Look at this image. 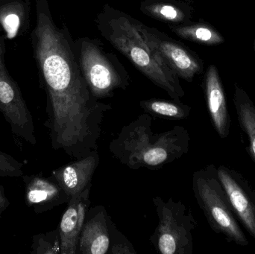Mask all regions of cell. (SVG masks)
I'll return each mask as SVG.
<instances>
[{"mask_svg": "<svg viewBox=\"0 0 255 254\" xmlns=\"http://www.w3.org/2000/svg\"><path fill=\"white\" fill-rule=\"evenodd\" d=\"M184 1H196V0H184Z\"/></svg>", "mask_w": 255, "mask_h": 254, "instance_id": "cell-24", "label": "cell"}, {"mask_svg": "<svg viewBox=\"0 0 255 254\" xmlns=\"http://www.w3.org/2000/svg\"><path fill=\"white\" fill-rule=\"evenodd\" d=\"M217 173L237 217L255 240V189L241 173L226 166H220Z\"/></svg>", "mask_w": 255, "mask_h": 254, "instance_id": "cell-8", "label": "cell"}, {"mask_svg": "<svg viewBox=\"0 0 255 254\" xmlns=\"http://www.w3.org/2000/svg\"><path fill=\"white\" fill-rule=\"evenodd\" d=\"M139 10L145 16L167 25H181L193 20L195 10L184 0H143Z\"/></svg>", "mask_w": 255, "mask_h": 254, "instance_id": "cell-14", "label": "cell"}, {"mask_svg": "<svg viewBox=\"0 0 255 254\" xmlns=\"http://www.w3.org/2000/svg\"><path fill=\"white\" fill-rule=\"evenodd\" d=\"M148 113L138 116L126 125L111 143L112 155L130 169H159L188 152L190 135L184 127L175 126L154 133Z\"/></svg>", "mask_w": 255, "mask_h": 254, "instance_id": "cell-3", "label": "cell"}, {"mask_svg": "<svg viewBox=\"0 0 255 254\" xmlns=\"http://www.w3.org/2000/svg\"><path fill=\"white\" fill-rule=\"evenodd\" d=\"M102 37L130 61L145 77L176 101L185 95L180 78L145 37L139 21L109 4L94 20Z\"/></svg>", "mask_w": 255, "mask_h": 254, "instance_id": "cell-2", "label": "cell"}, {"mask_svg": "<svg viewBox=\"0 0 255 254\" xmlns=\"http://www.w3.org/2000/svg\"><path fill=\"white\" fill-rule=\"evenodd\" d=\"M193 191L199 207L214 232L223 234L228 240L238 246H249L250 243L237 220L238 217L214 164L195 171Z\"/></svg>", "mask_w": 255, "mask_h": 254, "instance_id": "cell-5", "label": "cell"}, {"mask_svg": "<svg viewBox=\"0 0 255 254\" xmlns=\"http://www.w3.org/2000/svg\"><path fill=\"white\" fill-rule=\"evenodd\" d=\"M109 254H133L136 251L132 247L130 243L118 232L114 223L112 225V244Z\"/></svg>", "mask_w": 255, "mask_h": 254, "instance_id": "cell-21", "label": "cell"}, {"mask_svg": "<svg viewBox=\"0 0 255 254\" xmlns=\"http://www.w3.org/2000/svg\"><path fill=\"white\" fill-rule=\"evenodd\" d=\"M35 15L30 41L46 94V124L57 131L82 129L95 120L103 103L91 92L76 61L71 34L65 25L55 23L48 0H35Z\"/></svg>", "mask_w": 255, "mask_h": 254, "instance_id": "cell-1", "label": "cell"}, {"mask_svg": "<svg viewBox=\"0 0 255 254\" xmlns=\"http://www.w3.org/2000/svg\"><path fill=\"white\" fill-rule=\"evenodd\" d=\"M139 106L147 113L175 120L187 119L191 110L190 107L183 104L181 101H178L174 99L172 101H168L158 98H150L141 101Z\"/></svg>", "mask_w": 255, "mask_h": 254, "instance_id": "cell-18", "label": "cell"}, {"mask_svg": "<svg viewBox=\"0 0 255 254\" xmlns=\"http://www.w3.org/2000/svg\"><path fill=\"white\" fill-rule=\"evenodd\" d=\"M9 205H10V201L6 196L4 187L0 185V219Z\"/></svg>", "mask_w": 255, "mask_h": 254, "instance_id": "cell-22", "label": "cell"}, {"mask_svg": "<svg viewBox=\"0 0 255 254\" xmlns=\"http://www.w3.org/2000/svg\"><path fill=\"white\" fill-rule=\"evenodd\" d=\"M153 203L157 211L158 224L150 241L157 253L193 254V232L197 223L191 210L181 201L172 198L165 201L154 197Z\"/></svg>", "mask_w": 255, "mask_h": 254, "instance_id": "cell-6", "label": "cell"}, {"mask_svg": "<svg viewBox=\"0 0 255 254\" xmlns=\"http://www.w3.org/2000/svg\"><path fill=\"white\" fill-rule=\"evenodd\" d=\"M100 164L98 151L88 156L76 160L51 173V177L72 198L83 192L92 184V178Z\"/></svg>", "mask_w": 255, "mask_h": 254, "instance_id": "cell-13", "label": "cell"}, {"mask_svg": "<svg viewBox=\"0 0 255 254\" xmlns=\"http://www.w3.org/2000/svg\"><path fill=\"white\" fill-rule=\"evenodd\" d=\"M91 187L92 184L89 185L83 192L70 198L67 203L68 207L58 226L61 254H77L79 237L91 207Z\"/></svg>", "mask_w": 255, "mask_h": 254, "instance_id": "cell-10", "label": "cell"}, {"mask_svg": "<svg viewBox=\"0 0 255 254\" xmlns=\"http://www.w3.org/2000/svg\"><path fill=\"white\" fill-rule=\"evenodd\" d=\"M24 164L0 151V177H22Z\"/></svg>", "mask_w": 255, "mask_h": 254, "instance_id": "cell-20", "label": "cell"}, {"mask_svg": "<svg viewBox=\"0 0 255 254\" xmlns=\"http://www.w3.org/2000/svg\"><path fill=\"white\" fill-rule=\"evenodd\" d=\"M253 49H254V52L255 53V35L254 42H253Z\"/></svg>", "mask_w": 255, "mask_h": 254, "instance_id": "cell-23", "label": "cell"}, {"mask_svg": "<svg viewBox=\"0 0 255 254\" xmlns=\"http://www.w3.org/2000/svg\"><path fill=\"white\" fill-rule=\"evenodd\" d=\"M25 203L37 214L68 203L70 197L52 177L42 174L22 176Z\"/></svg>", "mask_w": 255, "mask_h": 254, "instance_id": "cell-11", "label": "cell"}, {"mask_svg": "<svg viewBox=\"0 0 255 254\" xmlns=\"http://www.w3.org/2000/svg\"><path fill=\"white\" fill-rule=\"evenodd\" d=\"M203 86L208 112L214 129L220 138H227L231 127L227 98L218 69L214 64L210 65L205 72Z\"/></svg>", "mask_w": 255, "mask_h": 254, "instance_id": "cell-12", "label": "cell"}, {"mask_svg": "<svg viewBox=\"0 0 255 254\" xmlns=\"http://www.w3.org/2000/svg\"><path fill=\"white\" fill-rule=\"evenodd\" d=\"M31 254H61L59 231H49L34 235L32 238Z\"/></svg>", "mask_w": 255, "mask_h": 254, "instance_id": "cell-19", "label": "cell"}, {"mask_svg": "<svg viewBox=\"0 0 255 254\" xmlns=\"http://www.w3.org/2000/svg\"><path fill=\"white\" fill-rule=\"evenodd\" d=\"M234 104L238 122L249 140L248 153L255 164V105L245 89L235 84Z\"/></svg>", "mask_w": 255, "mask_h": 254, "instance_id": "cell-17", "label": "cell"}, {"mask_svg": "<svg viewBox=\"0 0 255 254\" xmlns=\"http://www.w3.org/2000/svg\"><path fill=\"white\" fill-rule=\"evenodd\" d=\"M31 0H0V28L7 40L28 32L31 20Z\"/></svg>", "mask_w": 255, "mask_h": 254, "instance_id": "cell-15", "label": "cell"}, {"mask_svg": "<svg viewBox=\"0 0 255 254\" xmlns=\"http://www.w3.org/2000/svg\"><path fill=\"white\" fill-rule=\"evenodd\" d=\"M144 35L161 54L166 64L175 71L180 79L191 83L197 75L203 73L204 61L193 50L181 42L149 27L139 21Z\"/></svg>", "mask_w": 255, "mask_h": 254, "instance_id": "cell-7", "label": "cell"}, {"mask_svg": "<svg viewBox=\"0 0 255 254\" xmlns=\"http://www.w3.org/2000/svg\"><path fill=\"white\" fill-rule=\"evenodd\" d=\"M112 223L103 206L90 207L79 237L77 254H109Z\"/></svg>", "mask_w": 255, "mask_h": 254, "instance_id": "cell-9", "label": "cell"}, {"mask_svg": "<svg viewBox=\"0 0 255 254\" xmlns=\"http://www.w3.org/2000/svg\"><path fill=\"white\" fill-rule=\"evenodd\" d=\"M175 35L183 40L205 46H217L224 43L223 34L211 24L205 21H190L181 25H168Z\"/></svg>", "mask_w": 255, "mask_h": 254, "instance_id": "cell-16", "label": "cell"}, {"mask_svg": "<svg viewBox=\"0 0 255 254\" xmlns=\"http://www.w3.org/2000/svg\"><path fill=\"white\" fill-rule=\"evenodd\" d=\"M73 51L81 73L96 98H111L118 89L128 87V72L115 54L106 50L100 40L79 37L73 40Z\"/></svg>", "mask_w": 255, "mask_h": 254, "instance_id": "cell-4", "label": "cell"}]
</instances>
